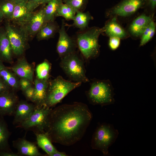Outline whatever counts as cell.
<instances>
[{"label":"cell","instance_id":"5b68a950","mask_svg":"<svg viewBox=\"0 0 156 156\" xmlns=\"http://www.w3.org/2000/svg\"><path fill=\"white\" fill-rule=\"evenodd\" d=\"M60 65L71 80L81 83L90 81L86 75L83 60L76 51L61 58Z\"/></svg>","mask_w":156,"mask_h":156},{"label":"cell","instance_id":"ba28073f","mask_svg":"<svg viewBox=\"0 0 156 156\" xmlns=\"http://www.w3.org/2000/svg\"><path fill=\"white\" fill-rule=\"evenodd\" d=\"M52 109L46 105L35 107L30 116L16 127L31 131L34 133H44L48 116Z\"/></svg>","mask_w":156,"mask_h":156},{"label":"cell","instance_id":"cb8c5ba5","mask_svg":"<svg viewBox=\"0 0 156 156\" xmlns=\"http://www.w3.org/2000/svg\"><path fill=\"white\" fill-rule=\"evenodd\" d=\"M62 2V0H52L44 6V25L49 22L55 21L57 12Z\"/></svg>","mask_w":156,"mask_h":156},{"label":"cell","instance_id":"6da1fadb","mask_svg":"<svg viewBox=\"0 0 156 156\" xmlns=\"http://www.w3.org/2000/svg\"><path fill=\"white\" fill-rule=\"evenodd\" d=\"M92 117L84 103L64 104L51 111L45 133L52 142L71 146L83 138Z\"/></svg>","mask_w":156,"mask_h":156},{"label":"cell","instance_id":"74e56055","mask_svg":"<svg viewBox=\"0 0 156 156\" xmlns=\"http://www.w3.org/2000/svg\"><path fill=\"white\" fill-rule=\"evenodd\" d=\"M67 155L64 152H60L57 150L51 154L50 156H67Z\"/></svg>","mask_w":156,"mask_h":156},{"label":"cell","instance_id":"83f0119b","mask_svg":"<svg viewBox=\"0 0 156 156\" xmlns=\"http://www.w3.org/2000/svg\"><path fill=\"white\" fill-rule=\"evenodd\" d=\"M76 12L71 7L62 2L56 14V17L62 16L66 20H73Z\"/></svg>","mask_w":156,"mask_h":156},{"label":"cell","instance_id":"4dcf8cb0","mask_svg":"<svg viewBox=\"0 0 156 156\" xmlns=\"http://www.w3.org/2000/svg\"><path fill=\"white\" fill-rule=\"evenodd\" d=\"M65 3L71 7L76 13L83 12L85 9L88 0H62Z\"/></svg>","mask_w":156,"mask_h":156},{"label":"cell","instance_id":"8d00e7d4","mask_svg":"<svg viewBox=\"0 0 156 156\" xmlns=\"http://www.w3.org/2000/svg\"><path fill=\"white\" fill-rule=\"evenodd\" d=\"M0 156H19L17 153L11 151H3L0 152Z\"/></svg>","mask_w":156,"mask_h":156},{"label":"cell","instance_id":"603a6c76","mask_svg":"<svg viewBox=\"0 0 156 156\" xmlns=\"http://www.w3.org/2000/svg\"><path fill=\"white\" fill-rule=\"evenodd\" d=\"M36 137L38 146L50 156L57 151L52 144V142L47 135L44 133H34Z\"/></svg>","mask_w":156,"mask_h":156},{"label":"cell","instance_id":"f1b7e54d","mask_svg":"<svg viewBox=\"0 0 156 156\" xmlns=\"http://www.w3.org/2000/svg\"><path fill=\"white\" fill-rule=\"evenodd\" d=\"M51 68L50 64L46 60L38 64L36 68L37 78L42 80H48Z\"/></svg>","mask_w":156,"mask_h":156},{"label":"cell","instance_id":"e0dca14e","mask_svg":"<svg viewBox=\"0 0 156 156\" xmlns=\"http://www.w3.org/2000/svg\"><path fill=\"white\" fill-rule=\"evenodd\" d=\"M49 80H42L36 78L34 81V92L31 100L35 107L45 105Z\"/></svg>","mask_w":156,"mask_h":156},{"label":"cell","instance_id":"5bb4252c","mask_svg":"<svg viewBox=\"0 0 156 156\" xmlns=\"http://www.w3.org/2000/svg\"><path fill=\"white\" fill-rule=\"evenodd\" d=\"M44 7L34 12L30 18L23 26L29 38L33 37L44 25Z\"/></svg>","mask_w":156,"mask_h":156},{"label":"cell","instance_id":"7bdbcfd3","mask_svg":"<svg viewBox=\"0 0 156 156\" xmlns=\"http://www.w3.org/2000/svg\"><path fill=\"white\" fill-rule=\"evenodd\" d=\"M51 0H42L41 5H45Z\"/></svg>","mask_w":156,"mask_h":156},{"label":"cell","instance_id":"1f68e13d","mask_svg":"<svg viewBox=\"0 0 156 156\" xmlns=\"http://www.w3.org/2000/svg\"><path fill=\"white\" fill-rule=\"evenodd\" d=\"M121 39L116 37H109L108 45L109 48L112 50H115L119 47Z\"/></svg>","mask_w":156,"mask_h":156},{"label":"cell","instance_id":"4fadbf2b","mask_svg":"<svg viewBox=\"0 0 156 156\" xmlns=\"http://www.w3.org/2000/svg\"><path fill=\"white\" fill-rule=\"evenodd\" d=\"M153 18V16L145 13L135 18L128 25L127 30L129 36L134 39L140 38Z\"/></svg>","mask_w":156,"mask_h":156},{"label":"cell","instance_id":"7c38bea8","mask_svg":"<svg viewBox=\"0 0 156 156\" xmlns=\"http://www.w3.org/2000/svg\"><path fill=\"white\" fill-rule=\"evenodd\" d=\"M18 102L14 91L9 90L0 93V116H13Z\"/></svg>","mask_w":156,"mask_h":156},{"label":"cell","instance_id":"d4e9b609","mask_svg":"<svg viewBox=\"0 0 156 156\" xmlns=\"http://www.w3.org/2000/svg\"><path fill=\"white\" fill-rule=\"evenodd\" d=\"M93 19V17L88 12L79 11L76 13L72 25L80 30H83L88 27L90 21Z\"/></svg>","mask_w":156,"mask_h":156},{"label":"cell","instance_id":"836d02e7","mask_svg":"<svg viewBox=\"0 0 156 156\" xmlns=\"http://www.w3.org/2000/svg\"><path fill=\"white\" fill-rule=\"evenodd\" d=\"M31 82L24 78H21L19 80V88L23 92L27 88L31 86Z\"/></svg>","mask_w":156,"mask_h":156},{"label":"cell","instance_id":"d6986e66","mask_svg":"<svg viewBox=\"0 0 156 156\" xmlns=\"http://www.w3.org/2000/svg\"><path fill=\"white\" fill-rule=\"evenodd\" d=\"M12 49L4 27L0 26V60L11 63Z\"/></svg>","mask_w":156,"mask_h":156},{"label":"cell","instance_id":"60d3db41","mask_svg":"<svg viewBox=\"0 0 156 156\" xmlns=\"http://www.w3.org/2000/svg\"><path fill=\"white\" fill-rule=\"evenodd\" d=\"M4 19L3 15L0 8V24L3 21Z\"/></svg>","mask_w":156,"mask_h":156},{"label":"cell","instance_id":"3957f363","mask_svg":"<svg viewBox=\"0 0 156 156\" xmlns=\"http://www.w3.org/2000/svg\"><path fill=\"white\" fill-rule=\"evenodd\" d=\"M114 89L111 81L108 80L94 79L90 83L86 95L90 103L92 105L102 106L114 104Z\"/></svg>","mask_w":156,"mask_h":156},{"label":"cell","instance_id":"9a60e30c","mask_svg":"<svg viewBox=\"0 0 156 156\" xmlns=\"http://www.w3.org/2000/svg\"><path fill=\"white\" fill-rule=\"evenodd\" d=\"M102 28L103 33L109 37H116L121 39L127 38L129 35L127 30L125 29L118 21L115 16L109 18Z\"/></svg>","mask_w":156,"mask_h":156},{"label":"cell","instance_id":"484cf974","mask_svg":"<svg viewBox=\"0 0 156 156\" xmlns=\"http://www.w3.org/2000/svg\"><path fill=\"white\" fill-rule=\"evenodd\" d=\"M0 77L12 90L14 91L19 88V80L17 76L7 68L0 71Z\"/></svg>","mask_w":156,"mask_h":156},{"label":"cell","instance_id":"2e32d148","mask_svg":"<svg viewBox=\"0 0 156 156\" xmlns=\"http://www.w3.org/2000/svg\"><path fill=\"white\" fill-rule=\"evenodd\" d=\"M12 145L18 151L19 156H43L33 142L26 139L25 137L19 138L12 141Z\"/></svg>","mask_w":156,"mask_h":156},{"label":"cell","instance_id":"8992f818","mask_svg":"<svg viewBox=\"0 0 156 156\" xmlns=\"http://www.w3.org/2000/svg\"><path fill=\"white\" fill-rule=\"evenodd\" d=\"M119 135L113 125L103 123L99 125L93 133L92 148L100 151L104 155H108L109 148L116 141Z\"/></svg>","mask_w":156,"mask_h":156},{"label":"cell","instance_id":"d6a6232c","mask_svg":"<svg viewBox=\"0 0 156 156\" xmlns=\"http://www.w3.org/2000/svg\"><path fill=\"white\" fill-rule=\"evenodd\" d=\"M156 8V0H147L146 3L144 8L150 15L153 16Z\"/></svg>","mask_w":156,"mask_h":156},{"label":"cell","instance_id":"e575fe53","mask_svg":"<svg viewBox=\"0 0 156 156\" xmlns=\"http://www.w3.org/2000/svg\"><path fill=\"white\" fill-rule=\"evenodd\" d=\"M34 92V87L31 86L23 91L24 95L27 100L31 101Z\"/></svg>","mask_w":156,"mask_h":156},{"label":"cell","instance_id":"f35d334b","mask_svg":"<svg viewBox=\"0 0 156 156\" xmlns=\"http://www.w3.org/2000/svg\"><path fill=\"white\" fill-rule=\"evenodd\" d=\"M42 1V0H28V1L34 3L36 5L37 7L41 5Z\"/></svg>","mask_w":156,"mask_h":156},{"label":"cell","instance_id":"4316f807","mask_svg":"<svg viewBox=\"0 0 156 156\" xmlns=\"http://www.w3.org/2000/svg\"><path fill=\"white\" fill-rule=\"evenodd\" d=\"M156 30V24L153 18L145 29L140 38V46H144L149 42L154 36Z\"/></svg>","mask_w":156,"mask_h":156},{"label":"cell","instance_id":"ac0fdd59","mask_svg":"<svg viewBox=\"0 0 156 156\" xmlns=\"http://www.w3.org/2000/svg\"><path fill=\"white\" fill-rule=\"evenodd\" d=\"M35 108L34 104L25 101H19L13 115V124L18 125L26 120L31 115Z\"/></svg>","mask_w":156,"mask_h":156},{"label":"cell","instance_id":"52a82bcc","mask_svg":"<svg viewBox=\"0 0 156 156\" xmlns=\"http://www.w3.org/2000/svg\"><path fill=\"white\" fill-rule=\"evenodd\" d=\"M13 53L17 56L23 54L27 46L29 38L22 26L5 20L4 26Z\"/></svg>","mask_w":156,"mask_h":156},{"label":"cell","instance_id":"30bf717a","mask_svg":"<svg viewBox=\"0 0 156 156\" xmlns=\"http://www.w3.org/2000/svg\"><path fill=\"white\" fill-rule=\"evenodd\" d=\"M66 24L63 19L58 32L59 38L56 46L57 52L61 59L75 52L77 47L75 39L70 36L67 33Z\"/></svg>","mask_w":156,"mask_h":156},{"label":"cell","instance_id":"d590c367","mask_svg":"<svg viewBox=\"0 0 156 156\" xmlns=\"http://www.w3.org/2000/svg\"><path fill=\"white\" fill-rule=\"evenodd\" d=\"M10 89L3 79L0 77V93Z\"/></svg>","mask_w":156,"mask_h":156},{"label":"cell","instance_id":"7402d4cb","mask_svg":"<svg viewBox=\"0 0 156 156\" xmlns=\"http://www.w3.org/2000/svg\"><path fill=\"white\" fill-rule=\"evenodd\" d=\"M10 135L3 117L0 116V152L12 151L9 143Z\"/></svg>","mask_w":156,"mask_h":156},{"label":"cell","instance_id":"7a4b0ae2","mask_svg":"<svg viewBox=\"0 0 156 156\" xmlns=\"http://www.w3.org/2000/svg\"><path fill=\"white\" fill-rule=\"evenodd\" d=\"M103 31L102 28L93 27L77 33L75 39L77 47L86 60L95 59L99 56L100 46L99 38Z\"/></svg>","mask_w":156,"mask_h":156},{"label":"cell","instance_id":"8fae6325","mask_svg":"<svg viewBox=\"0 0 156 156\" xmlns=\"http://www.w3.org/2000/svg\"><path fill=\"white\" fill-rule=\"evenodd\" d=\"M37 7L34 4L28 1L15 4L10 21L15 25L23 26L30 18L34 10Z\"/></svg>","mask_w":156,"mask_h":156},{"label":"cell","instance_id":"ab89813d","mask_svg":"<svg viewBox=\"0 0 156 156\" xmlns=\"http://www.w3.org/2000/svg\"><path fill=\"white\" fill-rule=\"evenodd\" d=\"M15 4H18L24 2L28 1V0H11Z\"/></svg>","mask_w":156,"mask_h":156},{"label":"cell","instance_id":"9c48e42d","mask_svg":"<svg viewBox=\"0 0 156 156\" xmlns=\"http://www.w3.org/2000/svg\"><path fill=\"white\" fill-rule=\"evenodd\" d=\"M147 0H121L106 12L108 17L113 16L125 18L130 16L140 9L144 8Z\"/></svg>","mask_w":156,"mask_h":156},{"label":"cell","instance_id":"277c9868","mask_svg":"<svg viewBox=\"0 0 156 156\" xmlns=\"http://www.w3.org/2000/svg\"><path fill=\"white\" fill-rule=\"evenodd\" d=\"M81 83L65 80L60 76L49 80L45 105L50 108L54 107L70 92L80 86Z\"/></svg>","mask_w":156,"mask_h":156},{"label":"cell","instance_id":"ffe728a7","mask_svg":"<svg viewBox=\"0 0 156 156\" xmlns=\"http://www.w3.org/2000/svg\"><path fill=\"white\" fill-rule=\"evenodd\" d=\"M12 71L21 78L27 79L31 82L33 80L34 70L32 66L23 58L18 60L12 68Z\"/></svg>","mask_w":156,"mask_h":156},{"label":"cell","instance_id":"f546056e","mask_svg":"<svg viewBox=\"0 0 156 156\" xmlns=\"http://www.w3.org/2000/svg\"><path fill=\"white\" fill-rule=\"evenodd\" d=\"M15 5L11 0H0V8L5 20H10Z\"/></svg>","mask_w":156,"mask_h":156},{"label":"cell","instance_id":"b9f144b4","mask_svg":"<svg viewBox=\"0 0 156 156\" xmlns=\"http://www.w3.org/2000/svg\"><path fill=\"white\" fill-rule=\"evenodd\" d=\"M6 68V67L3 64L2 61L0 60V71Z\"/></svg>","mask_w":156,"mask_h":156},{"label":"cell","instance_id":"44dd1931","mask_svg":"<svg viewBox=\"0 0 156 156\" xmlns=\"http://www.w3.org/2000/svg\"><path fill=\"white\" fill-rule=\"evenodd\" d=\"M60 27L55 21L49 22L44 25L36 34L38 40H47L54 37L60 29Z\"/></svg>","mask_w":156,"mask_h":156}]
</instances>
